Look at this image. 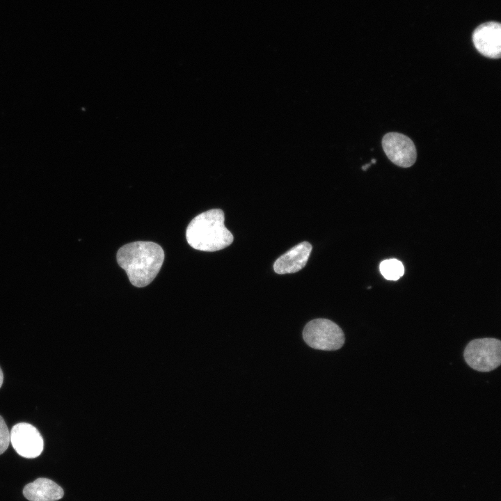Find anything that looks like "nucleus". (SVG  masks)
Wrapping results in <instances>:
<instances>
[{
    "label": "nucleus",
    "mask_w": 501,
    "mask_h": 501,
    "mask_svg": "<svg viewBox=\"0 0 501 501\" xmlns=\"http://www.w3.org/2000/svg\"><path fill=\"white\" fill-rule=\"evenodd\" d=\"M117 262L130 283L143 287L157 276L163 264L164 252L152 241H135L122 246L117 252Z\"/></svg>",
    "instance_id": "f257e3e1"
},
{
    "label": "nucleus",
    "mask_w": 501,
    "mask_h": 501,
    "mask_svg": "<svg viewBox=\"0 0 501 501\" xmlns=\"http://www.w3.org/2000/svg\"><path fill=\"white\" fill-rule=\"evenodd\" d=\"M224 212L212 209L196 216L186 230L188 244L194 249L213 252L223 249L233 241V235L224 225Z\"/></svg>",
    "instance_id": "f03ea898"
},
{
    "label": "nucleus",
    "mask_w": 501,
    "mask_h": 501,
    "mask_svg": "<svg viewBox=\"0 0 501 501\" xmlns=\"http://www.w3.org/2000/svg\"><path fill=\"white\" fill-rule=\"evenodd\" d=\"M303 338L310 347L323 351L337 350L345 340L342 328L333 321L324 318L309 321L303 328Z\"/></svg>",
    "instance_id": "7ed1b4c3"
},
{
    "label": "nucleus",
    "mask_w": 501,
    "mask_h": 501,
    "mask_svg": "<svg viewBox=\"0 0 501 501\" xmlns=\"http://www.w3.org/2000/svg\"><path fill=\"white\" fill-rule=\"evenodd\" d=\"M463 357L472 369L481 372H491L501 363V342L493 337L472 340L466 345Z\"/></svg>",
    "instance_id": "20e7f679"
},
{
    "label": "nucleus",
    "mask_w": 501,
    "mask_h": 501,
    "mask_svg": "<svg viewBox=\"0 0 501 501\" xmlns=\"http://www.w3.org/2000/svg\"><path fill=\"white\" fill-rule=\"evenodd\" d=\"M382 147L388 158L399 167H411L416 161L417 151L414 143L404 134L387 133L383 137Z\"/></svg>",
    "instance_id": "39448f33"
},
{
    "label": "nucleus",
    "mask_w": 501,
    "mask_h": 501,
    "mask_svg": "<svg viewBox=\"0 0 501 501\" xmlns=\"http://www.w3.org/2000/svg\"><path fill=\"white\" fill-rule=\"evenodd\" d=\"M10 434V443L20 456L33 459L38 456L44 447L43 438L38 430L33 425L20 422L13 427Z\"/></svg>",
    "instance_id": "423d86ee"
},
{
    "label": "nucleus",
    "mask_w": 501,
    "mask_h": 501,
    "mask_svg": "<svg viewBox=\"0 0 501 501\" xmlns=\"http://www.w3.org/2000/svg\"><path fill=\"white\" fill-rule=\"evenodd\" d=\"M472 42L476 49L490 58H500L501 55V25L499 22H488L477 26L472 33Z\"/></svg>",
    "instance_id": "0eeeda50"
},
{
    "label": "nucleus",
    "mask_w": 501,
    "mask_h": 501,
    "mask_svg": "<svg viewBox=\"0 0 501 501\" xmlns=\"http://www.w3.org/2000/svg\"><path fill=\"white\" fill-rule=\"evenodd\" d=\"M312 249V245L308 241L294 246L275 261L274 271L278 274H286L300 271L307 264Z\"/></svg>",
    "instance_id": "6e6552de"
},
{
    "label": "nucleus",
    "mask_w": 501,
    "mask_h": 501,
    "mask_svg": "<svg viewBox=\"0 0 501 501\" xmlns=\"http://www.w3.org/2000/svg\"><path fill=\"white\" fill-rule=\"evenodd\" d=\"M23 494L29 501H56L63 498L64 491L52 480L38 478L24 486Z\"/></svg>",
    "instance_id": "1a4fd4ad"
},
{
    "label": "nucleus",
    "mask_w": 501,
    "mask_h": 501,
    "mask_svg": "<svg viewBox=\"0 0 501 501\" xmlns=\"http://www.w3.org/2000/svg\"><path fill=\"white\" fill-rule=\"evenodd\" d=\"M382 276L387 280H397L404 273V267L401 262L397 259H388L382 261L379 265Z\"/></svg>",
    "instance_id": "9d476101"
},
{
    "label": "nucleus",
    "mask_w": 501,
    "mask_h": 501,
    "mask_svg": "<svg viewBox=\"0 0 501 501\" xmlns=\"http://www.w3.org/2000/svg\"><path fill=\"white\" fill-rule=\"evenodd\" d=\"M10 443V431L4 420L0 415V454H3L7 450Z\"/></svg>",
    "instance_id": "9b49d317"
},
{
    "label": "nucleus",
    "mask_w": 501,
    "mask_h": 501,
    "mask_svg": "<svg viewBox=\"0 0 501 501\" xmlns=\"http://www.w3.org/2000/svg\"><path fill=\"white\" fill-rule=\"evenodd\" d=\"M3 381V374L2 370H1V367H0V388H1V385H2Z\"/></svg>",
    "instance_id": "f8f14e48"
}]
</instances>
